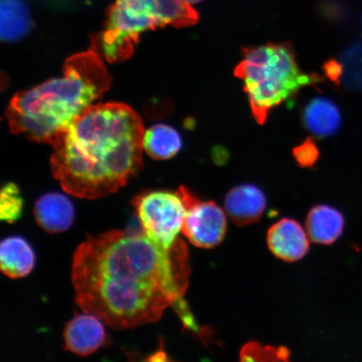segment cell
<instances>
[{
    "mask_svg": "<svg viewBox=\"0 0 362 362\" xmlns=\"http://www.w3.org/2000/svg\"><path fill=\"white\" fill-rule=\"evenodd\" d=\"M189 274L182 240L166 247L143 230L88 238L76 249L71 269L76 304L117 329L156 322L184 300Z\"/></svg>",
    "mask_w": 362,
    "mask_h": 362,
    "instance_id": "obj_1",
    "label": "cell"
},
{
    "mask_svg": "<svg viewBox=\"0 0 362 362\" xmlns=\"http://www.w3.org/2000/svg\"><path fill=\"white\" fill-rule=\"evenodd\" d=\"M144 134L132 107L95 104L53 144L54 177L76 197L94 200L115 193L143 168Z\"/></svg>",
    "mask_w": 362,
    "mask_h": 362,
    "instance_id": "obj_2",
    "label": "cell"
},
{
    "mask_svg": "<svg viewBox=\"0 0 362 362\" xmlns=\"http://www.w3.org/2000/svg\"><path fill=\"white\" fill-rule=\"evenodd\" d=\"M60 78L17 93L7 107L11 132L53 146L110 89L112 78L92 42L63 66Z\"/></svg>",
    "mask_w": 362,
    "mask_h": 362,
    "instance_id": "obj_3",
    "label": "cell"
},
{
    "mask_svg": "<svg viewBox=\"0 0 362 362\" xmlns=\"http://www.w3.org/2000/svg\"><path fill=\"white\" fill-rule=\"evenodd\" d=\"M234 74L243 81L252 115L260 124L265 123L274 108L288 101L302 88L323 81L320 76L300 69L289 43L244 49Z\"/></svg>",
    "mask_w": 362,
    "mask_h": 362,
    "instance_id": "obj_4",
    "label": "cell"
},
{
    "mask_svg": "<svg viewBox=\"0 0 362 362\" xmlns=\"http://www.w3.org/2000/svg\"><path fill=\"white\" fill-rule=\"evenodd\" d=\"M198 12L185 0H115L107 12L105 28L92 42L110 63L126 61L134 52L140 35L167 25L197 24Z\"/></svg>",
    "mask_w": 362,
    "mask_h": 362,
    "instance_id": "obj_5",
    "label": "cell"
},
{
    "mask_svg": "<svg viewBox=\"0 0 362 362\" xmlns=\"http://www.w3.org/2000/svg\"><path fill=\"white\" fill-rule=\"evenodd\" d=\"M142 230L166 247L178 239L182 230L187 205L180 189L175 192L156 191L139 194L133 202Z\"/></svg>",
    "mask_w": 362,
    "mask_h": 362,
    "instance_id": "obj_6",
    "label": "cell"
},
{
    "mask_svg": "<svg viewBox=\"0 0 362 362\" xmlns=\"http://www.w3.org/2000/svg\"><path fill=\"white\" fill-rule=\"evenodd\" d=\"M187 216L182 233L194 246L211 248L223 242L226 233L224 211L214 202H202L187 188L180 187Z\"/></svg>",
    "mask_w": 362,
    "mask_h": 362,
    "instance_id": "obj_7",
    "label": "cell"
},
{
    "mask_svg": "<svg viewBox=\"0 0 362 362\" xmlns=\"http://www.w3.org/2000/svg\"><path fill=\"white\" fill-rule=\"evenodd\" d=\"M102 322L92 314L76 315L67 323L63 333L66 349L81 356L97 351L106 341Z\"/></svg>",
    "mask_w": 362,
    "mask_h": 362,
    "instance_id": "obj_8",
    "label": "cell"
},
{
    "mask_svg": "<svg viewBox=\"0 0 362 362\" xmlns=\"http://www.w3.org/2000/svg\"><path fill=\"white\" fill-rule=\"evenodd\" d=\"M270 251L286 262L300 260L309 251V239L305 230L293 219L284 218L272 226L268 232Z\"/></svg>",
    "mask_w": 362,
    "mask_h": 362,
    "instance_id": "obj_9",
    "label": "cell"
},
{
    "mask_svg": "<svg viewBox=\"0 0 362 362\" xmlns=\"http://www.w3.org/2000/svg\"><path fill=\"white\" fill-rule=\"evenodd\" d=\"M226 211L238 226H247L259 221L266 209L264 192L253 185H241L226 194Z\"/></svg>",
    "mask_w": 362,
    "mask_h": 362,
    "instance_id": "obj_10",
    "label": "cell"
},
{
    "mask_svg": "<svg viewBox=\"0 0 362 362\" xmlns=\"http://www.w3.org/2000/svg\"><path fill=\"white\" fill-rule=\"evenodd\" d=\"M35 221L49 233L66 232L74 223L75 208L70 199L58 192L40 197L34 208Z\"/></svg>",
    "mask_w": 362,
    "mask_h": 362,
    "instance_id": "obj_11",
    "label": "cell"
},
{
    "mask_svg": "<svg viewBox=\"0 0 362 362\" xmlns=\"http://www.w3.org/2000/svg\"><path fill=\"white\" fill-rule=\"evenodd\" d=\"M302 119L306 129L319 138L337 133L342 124L337 104L324 97L312 99L303 110Z\"/></svg>",
    "mask_w": 362,
    "mask_h": 362,
    "instance_id": "obj_12",
    "label": "cell"
},
{
    "mask_svg": "<svg viewBox=\"0 0 362 362\" xmlns=\"http://www.w3.org/2000/svg\"><path fill=\"white\" fill-rule=\"evenodd\" d=\"M35 264V252L25 239L13 236L3 240L0 246V266L8 277H25L33 272Z\"/></svg>",
    "mask_w": 362,
    "mask_h": 362,
    "instance_id": "obj_13",
    "label": "cell"
},
{
    "mask_svg": "<svg viewBox=\"0 0 362 362\" xmlns=\"http://www.w3.org/2000/svg\"><path fill=\"white\" fill-rule=\"evenodd\" d=\"M345 221L341 212L329 206L313 208L307 216L306 228L312 241L329 245L341 236Z\"/></svg>",
    "mask_w": 362,
    "mask_h": 362,
    "instance_id": "obj_14",
    "label": "cell"
},
{
    "mask_svg": "<svg viewBox=\"0 0 362 362\" xmlns=\"http://www.w3.org/2000/svg\"><path fill=\"white\" fill-rule=\"evenodd\" d=\"M33 27V18L24 0H1L0 2V35L3 42H17Z\"/></svg>",
    "mask_w": 362,
    "mask_h": 362,
    "instance_id": "obj_15",
    "label": "cell"
},
{
    "mask_svg": "<svg viewBox=\"0 0 362 362\" xmlns=\"http://www.w3.org/2000/svg\"><path fill=\"white\" fill-rule=\"evenodd\" d=\"M182 147L180 135L171 126L156 124L146 131L144 137V151L155 160H168Z\"/></svg>",
    "mask_w": 362,
    "mask_h": 362,
    "instance_id": "obj_16",
    "label": "cell"
},
{
    "mask_svg": "<svg viewBox=\"0 0 362 362\" xmlns=\"http://www.w3.org/2000/svg\"><path fill=\"white\" fill-rule=\"evenodd\" d=\"M23 199L20 189L15 183H7L0 194V218L12 224L22 215Z\"/></svg>",
    "mask_w": 362,
    "mask_h": 362,
    "instance_id": "obj_17",
    "label": "cell"
},
{
    "mask_svg": "<svg viewBox=\"0 0 362 362\" xmlns=\"http://www.w3.org/2000/svg\"><path fill=\"white\" fill-rule=\"evenodd\" d=\"M288 356L286 348L262 346L255 342L247 344L241 351L242 361H287Z\"/></svg>",
    "mask_w": 362,
    "mask_h": 362,
    "instance_id": "obj_18",
    "label": "cell"
},
{
    "mask_svg": "<svg viewBox=\"0 0 362 362\" xmlns=\"http://www.w3.org/2000/svg\"><path fill=\"white\" fill-rule=\"evenodd\" d=\"M293 155L298 165L303 168H310L318 160L320 152L314 140L310 138L294 148Z\"/></svg>",
    "mask_w": 362,
    "mask_h": 362,
    "instance_id": "obj_19",
    "label": "cell"
},
{
    "mask_svg": "<svg viewBox=\"0 0 362 362\" xmlns=\"http://www.w3.org/2000/svg\"><path fill=\"white\" fill-rule=\"evenodd\" d=\"M324 71L328 78L334 83H339V81L341 80L343 67L341 63L337 61L332 60L325 63Z\"/></svg>",
    "mask_w": 362,
    "mask_h": 362,
    "instance_id": "obj_20",
    "label": "cell"
},
{
    "mask_svg": "<svg viewBox=\"0 0 362 362\" xmlns=\"http://www.w3.org/2000/svg\"><path fill=\"white\" fill-rule=\"evenodd\" d=\"M185 1H187L189 4H197L203 1V0H185Z\"/></svg>",
    "mask_w": 362,
    "mask_h": 362,
    "instance_id": "obj_21",
    "label": "cell"
}]
</instances>
